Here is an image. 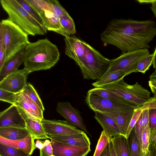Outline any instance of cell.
<instances>
[{
    "mask_svg": "<svg viewBox=\"0 0 156 156\" xmlns=\"http://www.w3.org/2000/svg\"><path fill=\"white\" fill-rule=\"evenodd\" d=\"M151 9L156 17V0H151Z\"/></svg>",
    "mask_w": 156,
    "mask_h": 156,
    "instance_id": "bcb514c9",
    "label": "cell"
},
{
    "mask_svg": "<svg viewBox=\"0 0 156 156\" xmlns=\"http://www.w3.org/2000/svg\"><path fill=\"white\" fill-rule=\"evenodd\" d=\"M39 13L47 30L57 33L61 29L59 18L53 12L49 0H27Z\"/></svg>",
    "mask_w": 156,
    "mask_h": 156,
    "instance_id": "9c48e42d",
    "label": "cell"
},
{
    "mask_svg": "<svg viewBox=\"0 0 156 156\" xmlns=\"http://www.w3.org/2000/svg\"><path fill=\"white\" fill-rule=\"evenodd\" d=\"M35 139L31 135L24 139L14 140L0 136V143L22 150L31 155L36 148Z\"/></svg>",
    "mask_w": 156,
    "mask_h": 156,
    "instance_id": "d6986e66",
    "label": "cell"
},
{
    "mask_svg": "<svg viewBox=\"0 0 156 156\" xmlns=\"http://www.w3.org/2000/svg\"><path fill=\"white\" fill-rule=\"evenodd\" d=\"M110 60L86 43L85 55L77 65L84 79H98L107 71Z\"/></svg>",
    "mask_w": 156,
    "mask_h": 156,
    "instance_id": "5b68a950",
    "label": "cell"
},
{
    "mask_svg": "<svg viewBox=\"0 0 156 156\" xmlns=\"http://www.w3.org/2000/svg\"><path fill=\"white\" fill-rule=\"evenodd\" d=\"M26 128V121L16 105H12L0 114V128Z\"/></svg>",
    "mask_w": 156,
    "mask_h": 156,
    "instance_id": "4fadbf2b",
    "label": "cell"
},
{
    "mask_svg": "<svg viewBox=\"0 0 156 156\" xmlns=\"http://www.w3.org/2000/svg\"><path fill=\"white\" fill-rule=\"evenodd\" d=\"M22 93L24 99L37 116L41 120L44 119L43 112L41 110L38 105L27 94L23 93V92Z\"/></svg>",
    "mask_w": 156,
    "mask_h": 156,
    "instance_id": "8d00e7d4",
    "label": "cell"
},
{
    "mask_svg": "<svg viewBox=\"0 0 156 156\" xmlns=\"http://www.w3.org/2000/svg\"><path fill=\"white\" fill-rule=\"evenodd\" d=\"M53 154L57 156H86L91 151L90 147H78L51 140Z\"/></svg>",
    "mask_w": 156,
    "mask_h": 156,
    "instance_id": "9a60e30c",
    "label": "cell"
},
{
    "mask_svg": "<svg viewBox=\"0 0 156 156\" xmlns=\"http://www.w3.org/2000/svg\"><path fill=\"white\" fill-rule=\"evenodd\" d=\"M101 156H111L109 143Z\"/></svg>",
    "mask_w": 156,
    "mask_h": 156,
    "instance_id": "7dc6e473",
    "label": "cell"
},
{
    "mask_svg": "<svg viewBox=\"0 0 156 156\" xmlns=\"http://www.w3.org/2000/svg\"><path fill=\"white\" fill-rule=\"evenodd\" d=\"M126 75L124 71L117 70L106 75H103L96 81L93 83L92 85L95 87L102 88L123 79Z\"/></svg>",
    "mask_w": 156,
    "mask_h": 156,
    "instance_id": "7402d4cb",
    "label": "cell"
},
{
    "mask_svg": "<svg viewBox=\"0 0 156 156\" xmlns=\"http://www.w3.org/2000/svg\"><path fill=\"white\" fill-rule=\"evenodd\" d=\"M144 110L142 107L135 109L125 136L127 139H128L136 123Z\"/></svg>",
    "mask_w": 156,
    "mask_h": 156,
    "instance_id": "74e56055",
    "label": "cell"
},
{
    "mask_svg": "<svg viewBox=\"0 0 156 156\" xmlns=\"http://www.w3.org/2000/svg\"><path fill=\"white\" fill-rule=\"evenodd\" d=\"M22 92L36 103L43 112L44 111V107L41 98L32 85L27 83Z\"/></svg>",
    "mask_w": 156,
    "mask_h": 156,
    "instance_id": "f546056e",
    "label": "cell"
},
{
    "mask_svg": "<svg viewBox=\"0 0 156 156\" xmlns=\"http://www.w3.org/2000/svg\"><path fill=\"white\" fill-rule=\"evenodd\" d=\"M150 79H156V69L150 75Z\"/></svg>",
    "mask_w": 156,
    "mask_h": 156,
    "instance_id": "f907efd6",
    "label": "cell"
},
{
    "mask_svg": "<svg viewBox=\"0 0 156 156\" xmlns=\"http://www.w3.org/2000/svg\"><path fill=\"white\" fill-rule=\"evenodd\" d=\"M64 40L65 54L77 65L85 55L86 43L74 36L65 37Z\"/></svg>",
    "mask_w": 156,
    "mask_h": 156,
    "instance_id": "5bb4252c",
    "label": "cell"
},
{
    "mask_svg": "<svg viewBox=\"0 0 156 156\" xmlns=\"http://www.w3.org/2000/svg\"><path fill=\"white\" fill-rule=\"evenodd\" d=\"M154 53V59L153 63V66L154 68L156 69V46Z\"/></svg>",
    "mask_w": 156,
    "mask_h": 156,
    "instance_id": "c3c4849f",
    "label": "cell"
},
{
    "mask_svg": "<svg viewBox=\"0 0 156 156\" xmlns=\"http://www.w3.org/2000/svg\"><path fill=\"white\" fill-rule=\"evenodd\" d=\"M127 139L130 156H142L140 143L133 129Z\"/></svg>",
    "mask_w": 156,
    "mask_h": 156,
    "instance_id": "83f0119b",
    "label": "cell"
},
{
    "mask_svg": "<svg viewBox=\"0 0 156 156\" xmlns=\"http://www.w3.org/2000/svg\"><path fill=\"white\" fill-rule=\"evenodd\" d=\"M135 110L103 113L111 118L117 126L120 135L125 136Z\"/></svg>",
    "mask_w": 156,
    "mask_h": 156,
    "instance_id": "ffe728a7",
    "label": "cell"
},
{
    "mask_svg": "<svg viewBox=\"0 0 156 156\" xmlns=\"http://www.w3.org/2000/svg\"><path fill=\"white\" fill-rule=\"evenodd\" d=\"M49 136L51 141L78 147H89L90 144L89 138L83 131L76 134Z\"/></svg>",
    "mask_w": 156,
    "mask_h": 156,
    "instance_id": "2e32d148",
    "label": "cell"
},
{
    "mask_svg": "<svg viewBox=\"0 0 156 156\" xmlns=\"http://www.w3.org/2000/svg\"><path fill=\"white\" fill-rule=\"evenodd\" d=\"M102 88L119 95L136 109L141 107L151 98L150 92L138 82L130 85L126 83L123 79Z\"/></svg>",
    "mask_w": 156,
    "mask_h": 156,
    "instance_id": "8992f818",
    "label": "cell"
},
{
    "mask_svg": "<svg viewBox=\"0 0 156 156\" xmlns=\"http://www.w3.org/2000/svg\"><path fill=\"white\" fill-rule=\"evenodd\" d=\"M94 112V118L107 134L112 137L120 135L117 126L111 118L103 113L98 111Z\"/></svg>",
    "mask_w": 156,
    "mask_h": 156,
    "instance_id": "44dd1931",
    "label": "cell"
},
{
    "mask_svg": "<svg viewBox=\"0 0 156 156\" xmlns=\"http://www.w3.org/2000/svg\"><path fill=\"white\" fill-rule=\"evenodd\" d=\"M40 156H51L53 154V152L51 143L40 149Z\"/></svg>",
    "mask_w": 156,
    "mask_h": 156,
    "instance_id": "60d3db41",
    "label": "cell"
},
{
    "mask_svg": "<svg viewBox=\"0 0 156 156\" xmlns=\"http://www.w3.org/2000/svg\"><path fill=\"white\" fill-rule=\"evenodd\" d=\"M154 152V155L155 156H156V149L154 151H153Z\"/></svg>",
    "mask_w": 156,
    "mask_h": 156,
    "instance_id": "f5cc1de1",
    "label": "cell"
},
{
    "mask_svg": "<svg viewBox=\"0 0 156 156\" xmlns=\"http://www.w3.org/2000/svg\"><path fill=\"white\" fill-rule=\"evenodd\" d=\"M156 35V24L152 20H112L100 35L105 44L118 48L122 54L147 49Z\"/></svg>",
    "mask_w": 156,
    "mask_h": 156,
    "instance_id": "6da1fadb",
    "label": "cell"
},
{
    "mask_svg": "<svg viewBox=\"0 0 156 156\" xmlns=\"http://www.w3.org/2000/svg\"><path fill=\"white\" fill-rule=\"evenodd\" d=\"M149 124V109H146L144 110L133 128L134 133L140 143V146L142 132Z\"/></svg>",
    "mask_w": 156,
    "mask_h": 156,
    "instance_id": "4316f807",
    "label": "cell"
},
{
    "mask_svg": "<svg viewBox=\"0 0 156 156\" xmlns=\"http://www.w3.org/2000/svg\"><path fill=\"white\" fill-rule=\"evenodd\" d=\"M30 73L24 67L12 73L0 81V89L14 93L22 92L27 84V77Z\"/></svg>",
    "mask_w": 156,
    "mask_h": 156,
    "instance_id": "30bf717a",
    "label": "cell"
},
{
    "mask_svg": "<svg viewBox=\"0 0 156 156\" xmlns=\"http://www.w3.org/2000/svg\"><path fill=\"white\" fill-rule=\"evenodd\" d=\"M25 48L20 50L4 63L0 69V81L9 74L18 70L23 63Z\"/></svg>",
    "mask_w": 156,
    "mask_h": 156,
    "instance_id": "ac0fdd59",
    "label": "cell"
},
{
    "mask_svg": "<svg viewBox=\"0 0 156 156\" xmlns=\"http://www.w3.org/2000/svg\"><path fill=\"white\" fill-rule=\"evenodd\" d=\"M28 35L8 18L0 24V43L5 54V62L30 43Z\"/></svg>",
    "mask_w": 156,
    "mask_h": 156,
    "instance_id": "277c9868",
    "label": "cell"
},
{
    "mask_svg": "<svg viewBox=\"0 0 156 156\" xmlns=\"http://www.w3.org/2000/svg\"><path fill=\"white\" fill-rule=\"evenodd\" d=\"M109 144L111 156H117L111 141V139L109 142Z\"/></svg>",
    "mask_w": 156,
    "mask_h": 156,
    "instance_id": "ee69618b",
    "label": "cell"
},
{
    "mask_svg": "<svg viewBox=\"0 0 156 156\" xmlns=\"http://www.w3.org/2000/svg\"><path fill=\"white\" fill-rule=\"evenodd\" d=\"M41 122L48 136L72 134L82 131L66 121L44 119L41 120Z\"/></svg>",
    "mask_w": 156,
    "mask_h": 156,
    "instance_id": "8fae6325",
    "label": "cell"
},
{
    "mask_svg": "<svg viewBox=\"0 0 156 156\" xmlns=\"http://www.w3.org/2000/svg\"><path fill=\"white\" fill-rule=\"evenodd\" d=\"M56 110L66 121L89 134L80 112L73 107L68 101L58 102Z\"/></svg>",
    "mask_w": 156,
    "mask_h": 156,
    "instance_id": "7c38bea8",
    "label": "cell"
},
{
    "mask_svg": "<svg viewBox=\"0 0 156 156\" xmlns=\"http://www.w3.org/2000/svg\"><path fill=\"white\" fill-rule=\"evenodd\" d=\"M3 9L11 21L19 26L28 35H43L46 29L31 16L17 0H1Z\"/></svg>",
    "mask_w": 156,
    "mask_h": 156,
    "instance_id": "3957f363",
    "label": "cell"
},
{
    "mask_svg": "<svg viewBox=\"0 0 156 156\" xmlns=\"http://www.w3.org/2000/svg\"><path fill=\"white\" fill-rule=\"evenodd\" d=\"M150 54L148 49H144L122 54L118 57L110 60L109 65L103 75L117 70H122L128 75L137 72V65L140 61Z\"/></svg>",
    "mask_w": 156,
    "mask_h": 156,
    "instance_id": "52a82bcc",
    "label": "cell"
},
{
    "mask_svg": "<svg viewBox=\"0 0 156 156\" xmlns=\"http://www.w3.org/2000/svg\"><path fill=\"white\" fill-rule=\"evenodd\" d=\"M25 120L26 128L35 139H46L49 138L43 126L41 120L30 117L19 108Z\"/></svg>",
    "mask_w": 156,
    "mask_h": 156,
    "instance_id": "e0dca14e",
    "label": "cell"
},
{
    "mask_svg": "<svg viewBox=\"0 0 156 156\" xmlns=\"http://www.w3.org/2000/svg\"><path fill=\"white\" fill-rule=\"evenodd\" d=\"M59 57L60 53L57 46L47 38L30 42L25 48L24 68L30 73L48 69L57 62Z\"/></svg>",
    "mask_w": 156,
    "mask_h": 156,
    "instance_id": "7a4b0ae2",
    "label": "cell"
},
{
    "mask_svg": "<svg viewBox=\"0 0 156 156\" xmlns=\"http://www.w3.org/2000/svg\"><path fill=\"white\" fill-rule=\"evenodd\" d=\"M23 151L0 143V156H31Z\"/></svg>",
    "mask_w": 156,
    "mask_h": 156,
    "instance_id": "1f68e13d",
    "label": "cell"
},
{
    "mask_svg": "<svg viewBox=\"0 0 156 156\" xmlns=\"http://www.w3.org/2000/svg\"><path fill=\"white\" fill-rule=\"evenodd\" d=\"M150 128L148 124L143 130L141 137L140 147L142 153L149 149Z\"/></svg>",
    "mask_w": 156,
    "mask_h": 156,
    "instance_id": "e575fe53",
    "label": "cell"
},
{
    "mask_svg": "<svg viewBox=\"0 0 156 156\" xmlns=\"http://www.w3.org/2000/svg\"><path fill=\"white\" fill-rule=\"evenodd\" d=\"M49 0L53 12L59 19L61 16L69 14L58 1L56 0Z\"/></svg>",
    "mask_w": 156,
    "mask_h": 156,
    "instance_id": "f35d334b",
    "label": "cell"
},
{
    "mask_svg": "<svg viewBox=\"0 0 156 156\" xmlns=\"http://www.w3.org/2000/svg\"><path fill=\"white\" fill-rule=\"evenodd\" d=\"M148 85L150 88H152L156 90V79H150L148 81Z\"/></svg>",
    "mask_w": 156,
    "mask_h": 156,
    "instance_id": "f6af8a7d",
    "label": "cell"
},
{
    "mask_svg": "<svg viewBox=\"0 0 156 156\" xmlns=\"http://www.w3.org/2000/svg\"><path fill=\"white\" fill-rule=\"evenodd\" d=\"M17 1L31 16L45 27L43 21L39 13L30 4L27 0Z\"/></svg>",
    "mask_w": 156,
    "mask_h": 156,
    "instance_id": "d6a6232c",
    "label": "cell"
},
{
    "mask_svg": "<svg viewBox=\"0 0 156 156\" xmlns=\"http://www.w3.org/2000/svg\"><path fill=\"white\" fill-rule=\"evenodd\" d=\"M87 93L95 94L119 103L130 106L126 101L119 95L102 88L95 87L89 90Z\"/></svg>",
    "mask_w": 156,
    "mask_h": 156,
    "instance_id": "484cf974",
    "label": "cell"
},
{
    "mask_svg": "<svg viewBox=\"0 0 156 156\" xmlns=\"http://www.w3.org/2000/svg\"><path fill=\"white\" fill-rule=\"evenodd\" d=\"M85 101L89 108L94 112L104 113L129 111L136 109L131 106L88 93Z\"/></svg>",
    "mask_w": 156,
    "mask_h": 156,
    "instance_id": "ba28073f",
    "label": "cell"
},
{
    "mask_svg": "<svg viewBox=\"0 0 156 156\" xmlns=\"http://www.w3.org/2000/svg\"><path fill=\"white\" fill-rule=\"evenodd\" d=\"M150 146L153 149V151L156 149V127L150 129L149 147Z\"/></svg>",
    "mask_w": 156,
    "mask_h": 156,
    "instance_id": "ab89813d",
    "label": "cell"
},
{
    "mask_svg": "<svg viewBox=\"0 0 156 156\" xmlns=\"http://www.w3.org/2000/svg\"><path fill=\"white\" fill-rule=\"evenodd\" d=\"M51 143V141H50L48 140H46L44 141H42L37 140L36 141L35 143V146L36 148L41 149L43 148L46 146Z\"/></svg>",
    "mask_w": 156,
    "mask_h": 156,
    "instance_id": "7bdbcfd3",
    "label": "cell"
},
{
    "mask_svg": "<svg viewBox=\"0 0 156 156\" xmlns=\"http://www.w3.org/2000/svg\"><path fill=\"white\" fill-rule=\"evenodd\" d=\"M5 59V54L4 48L0 43V69L2 67Z\"/></svg>",
    "mask_w": 156,
    "mask_h": 156,
    "instance_id": "b9f144b4",
    "label": "cell"
},
{
    "mask_svg": "<svg viewBox=\"0 0 156 156\" xmlns=\"http://www.w3.org/2000/svg\"><path fill=\"white\" fill-rule=\"evenodd\" d=\"M31 135L27 128L13 127L0 128V136L11 140L24 139Z\"/></svg>",
    "mask_w": 156,
    "mask_h": 156,
    "instance_id": "603a6c76",
    "label": "cell"
},
{
    "mask_svg": "<svg viewBox=\"0 0 156 156\" xmlns=\"http://www.w3.org/2000/svg\"><path fill=\"white\" fill-rule=\"evenodd\" d=\"M153 53L144 58L138 63L136 69L137 72L144 73L153 64Z\"/></svg>",
    "mask_w": 156,
    "mask_h": 156,
    "instance_id": "836d02e7",
    "label": "cell"
},
{
    "mask_svg": "<svg viewBox=\"0 0 156 156\" xmlns=\"http://www.w3.org/2000/svg\"><path fill=\"white\" fill-rule=\"evenodd\" d=\"M151 151V156H155L154 153V151Z\"/></svg>",
    "mask_w": 156,
    "mask_h": 156,
    "instance_id": "816d5d0a",
    "label": "cell"
},
{
    "mask_svg": "<svg viewBox=\"0 0 156 156\" xmlns=\"http://www.w3.org/2000/svg\"><path fill=\"white\" fill-rule=\"evenodd\" d=\"M14 105L30 117L35 119H40L37 116L31 109L28 103L24 99L22 92L17 94L16 101Z\"/></svg>",
    "mask_w": 156,
    "mask_h": 156,
    "instance_id": "f1b7e54d",
    "label": "cell"
},
{
    "mask_svg": "<svg viewBox=\"0 0 156 156\" xmlns=\"http://www.w3.org/2000/svg\"><path fill=\"white\" fill-rule=\"evenodd\" d=\"M59 21L61 29L58 34L66 37L76 33L74 22L69 14L61 17L59 18Z\"/></svg>",
    "mask_w": 156,
    "mask_h": 156,
    "instance_id": "d4e9b609",
    "label": "cell"
},
{
    "mask_svg": "<svg viewBox=\"0 0 156 156\" xmlns=\"http://www.w3.org/2000/svg\"><path fill=\"white\" fill-rule=\"evenodd\" d=\"M151 151L149 149L147 150L142 154V156H151Z\"/></svg>",
    "mask_w": 156,
    "mask_h": 156,
    "instance_id": "681fc988",
    "label": "cell"
},
{
    "mask_svg": "<svg viewBox=\"0 0 156 156\" xmlns=\"http://www.w3.org/2000/svg\"><path fill=\"white\" fill-rule=\"evenodd\" d=\"M18 93H14L0 89V100L14 105L16 101Z\"/></svg>",
    "mask_w": 156,
    "mask_h": 156,
    "instance_id": "d590c367",
    "label": "cell"
},
{
    "mask_svg": "<svg viewBox=\"0 0 156 156\" xmlns=\"http://www.w3.org/2000/svg\"><path fill=\"white\" fill-rule=\"evenodd\" d=\"M111 138L104 130L102 131L93 156H101Z\"/></svg>",
    "mask_w": 156,
    "mask_h": 156,
    "instance_id": "4dcf8cb0",
    "label": "cell"
},
{
    "mask_svg": "<svg viewBox=\"0 0 156 156\" xmlns=\"http://www.w3.org/2000/svg\"><path fill=\"white\" fill-rule=\"evenodd\" d=\"M117 156H130L128 142L125 136L119 135L111 138Z\"/></svg>",
    "mask_w": 156,
    "mask_h": 156,
    "instance_id": "cb8c5ba5",
    "label": "cell"
},
{
    "mask_svg": "<svg viewBox=\"0 0 156 156\" xmlns=\"http://www.w3.org/2000/svg\"><path fill=\"white\" fill-rule=\"evenodd\" d=\"M51 156H55V155H54L52 154V155H51Z\"/></svg>",
    "mask_w": 156,
    "mask_h": 156,
    "instance_id": "db71d44e",
    "label": "cell"
}]
</instances>
